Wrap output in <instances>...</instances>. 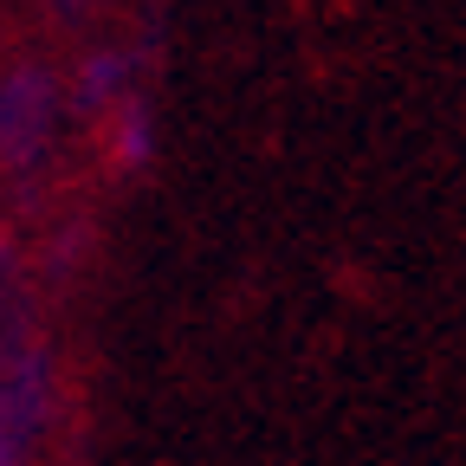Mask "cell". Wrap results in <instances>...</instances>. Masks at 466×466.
Wrapping results in <instances>:
<instances>
[{
  "label": "cell",
  "instance_id": "7a4b0ae2",
  "mask_svg": "<svg viewBox=\"0 0 466 466\" xmlns=\"http://www.w3.org/2000/svg\"><path fill=\"white\" fill-rule=\"evenodd\" d=\"M52 421V382L39 357L0 363V460H26Z\"/></svg>",
  "mask_w": 466,
  "mask_h": 466
},
{
  "label": "cell",
  "instance_id": "3957f363",
  "mask_svg": "<svg viewBox=\"0 0 466 466\" xmlns=\"http://www.w3.org/2000/svg\"><path fill=\"white\" fill-rule=\"evenodd\" d=\"M14 357H26V291H20L7 240H0V363H14Z\"/></svg>",
  "mask_w": 466,
  "mask_h": 466
},
{
  "label": "cell",
  "instance_id": "277c9868",
  "mask_svg": "<svg viewBox=\"0 0 466 466\" xmlns=\"http://www.w3.org/2000/svg\"><path fill=\"white\" fill-rule=\"evenodd\" d=\"M66 14H91V7H104V0H58Z\"/></svg>",
  "mask_w": 466,
  "mask_h": 466
},
{
  "label": "cell",
  "instance_id": "6da1fadb",
  "mask_svg": "<svg viewBox=\"0 0 466 466\" xmlns=\"http://www.w3.org/2000/svg\"><path fill=\"white\" fill-rule=\"evenodd\" d=\"M58 143V85L39 66H20L0 78V162L14 175L39 168Z\"/></svg>",
  "mask_w": 466,
  "mask_h": 466
}]
</instances>
